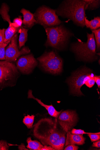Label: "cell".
I'll use <instances>...</instances> for the list:
<instances>
[{
    "label": "cell",
    "instance_id": "12",
    "mask_svg": "<svg viewBox=\"0 0 100 150\" xmlns=\"http://www.w3.org/2000/svg\"><path fill=\"white\" fill-rule=\"evenodd\" d=\"M9 11V8L5 4H2L0 9V14L1 15L4 20L8 22L9 24L8 28L5 31V38L4 41V43L8 44L10 42L13 37L16 34L21 28H16L13 25L11 21L10 17L8 14Z\"/></svg>",
    "mask_w": 100,
    "mask_h": 150
},
{
    "label": "cell",
    "instance_id": "15",
    "mask_svg": "<svg viewBox=\"0 0 100 150\" xmlns=\"http://www.w3.org/2000/svg\"><path fill=\"white\" fill-rule=\"evenodd\" d=\"M23 16V23L27 28H31L37 23L34 15L29 11L23 8L21 11Z\"/></svg>",
    "mask_w": 100,
    "mask_h": 150
},
{
    "label": "cell",
    "instance_id": "23",
    "mask_svg": "<svg viewBox=\"0 0 100 150\" xmlns=\"http://www.w3.org/2000/svg\"><path fill=\"white\" fill-rule=\"evenodd\" d=\"M22 23L23 21L21 19V17L20 16L19 18H16L13 20L12 24L15 28H21Z\"/></svg>",
    "mask_w": 100,
    "mask_h": 150
},
{
    "label": "cell",
    "instance_id": "20",
    "mask_svg": "<svg viewBox=\"0 0 100 150\" xmlns=\"http://www.w3.org/2000/svg\"><path fill=\"white\" fill-rule=\"evenodd\" d=\"M35 116L34 115L31 116L28 115L24 117L23 122L28 129H30L33 127Z\"/></svg>",
    "mask_w": 100,
    "mask_h": 150
},
{
    "label": "cell",
    "instance_id": "28",
    "mask_svg": "<svg viewBox=\"0 0 100 150\" xmlns=\"http://www.w3.org/2000/svg\"><path fill=\"white\" fill-rule=\"evenodd\" d=\"M6 29H0V44L4 42L5 39V32Z\"/></svg>",
    "mask_w": 100,
    "mask_h": 150
},
{
    "label": "cell",
    "instance_id": "22",
    "mask_svg": "<svg viewBox=\"0 0 100 150\" xmlns=\"http://www.w3.org/2000/svg\"><path fill=\"white\" fill-rule=\"evenodd\" d=\"M8 45L4 42L0 44V60H5V48Z\"/></svg>",
    "mask_w": 100,
    "mask_h": 150
},
{
    "label": "cell",
    "instance_id": "17",
    "mask_svg": "<svg viewBox=\"0 0 100 150\" xmlns=\"http://www.w3.org/2000/svg\"><path fill=\"white\" fill-rule=\"evenodd\" d=\"M26 142L28 145L26 147L27 149L30 150H42L44 147V145H43L38 141L32 140L31 137L28 138Z\"/></svg>",
    "mask_w": 100,
    "mask_h": 150
},
{
    "label": "cell",
    "instance_id": "4",
    "mask_svg": "<svg viewBox=\"0 0 100 150\" xmlns=\"http://www.w3.org/2000/svg\"><path fill=\"white\" fill-rule=\"evenodd\" d=\"M47 39L45 45L60 50L65 49L74 34L64 24L45 28Z\"/></svg>",
    "mask_w": 100,
    "mask_h": 150
},
{
    "label": "cell",
    "instance_id": "31",
    "mask_svg": "<svg viewBox=\"0 0 100 150\" xmlns=\"http://www.w3.org/2000/svg\"><path fill=\"white\" fill-rule=\"evenodd\" d=\"M92 146L93 147L99 148L100 147V140H99L93 143Z\"/></svg>",
    "mask_w": 100,
    "mask_h": 150
},
{
    "label": "cell",
    "instance_id": "24",
    "mask_svg": "<svg viewBox=\"0 0 100 150\" xmlns=\"http://www.w3.org/2000/svg\"><path fill=\"white\" fill-rule=\"evenodd\" d=\"M92 142L97 141L100 139V133H95V134H88Z\"/></svg>",
    "mask_w": 100,
    "mask_h": 150
},
{
    "label": "cell",
    "instance_id": "5",
    "mask_svg": "<svg viewBox=\"0 0 100 150\" xmlns=\"http://www.w3.org/2000/svg\"><path fill=\"white\" fill-rule=\"evenodd\" d=\"M37 60L40 67L46 72L52 74H58L62 71V59L53 51L45 52Z\"/></svg>",
    "mask_w": 100,
    "mask_h": 150
},
{
    "label": "cell",
    "instance_id": "14",
    "mask_svg": "<svg viewBox=\"0 0 100 150\" xmlns=\"http://www.w3.org/2000/svg\"><path fill=\"white\" fill-rule=\"evenodd\" d=\"M28 98L33 99L36 100L41 106L45 107L48 111V114L51 116L56 118H58L60 114L62 112L61 110L60 112H58L55 110V109L51 105H46L43 103L40 100L35 98L33 95L32 91L31 90L28 91Z\"/></svg>",
    "mask_w": 100,
    "mask_h": 150
},
{
    "label": "cell",
    "instance_id": "21",
    "mask_svg": "<svg viewBox=\"0 0 100 150\" xmlns=\"http://www.w3.org/2000/svg\"><path fill=\"white\" fill-rule=\"evenodd\" d=\"M95 38L96 44V51L99 52L100 50V28L95 30H91Z\"/></svg>",
    "mask_w": 100,
    "mask_h": 150
},
{
    "label": "cell",
    "instance_id": "2",
    "mask_svg": "<svg viewBox=\"0 0 100 150\" xmlns=\"http://www.w3.org/2000/svg\"><path fill=\"white\" fill-rule=\"evenodd\" d=\"M88 4L84 0H65L55 10L58 16L72 21L76 25L85 26V11Z\"/></svg>",
    "mask_w": 100,
    "mask_h": 150
},
{
    "label": "cell",
    "instance_id": "30",
    "mask_svg": "<svg viewBox=\"0 0 100 150\" xmlns=\"http://www.w3.org/2000/svg\"><path fill=\"white\" fill-rule=\"evenodd\" d=\"M94 79L95 83H96L98 88H100V76L96 75L94 76Z\"/></svg>",
    "mask_w": 100,
    "mask_h": 150
},
{
    "label": "cell",
    "instance_id": "16",
    "mask_svg": "<svg viewBox=\"0 0 100 150\" xmlns=\"http://www.w3.org/2000/svg\"><path fill=\"white\" fill-rule=\"evenodd\" d=\"M85 26L89 28L91 30H95L100 28V17H96L94 19L89 21L86 17L85 18Z\"/></svg>",
    "mask_w": 100,
    "mask_h": 150
},
{
    "label": "cell",
    "instance_id": "11",
    "mask_svg": "<svg viewBox=\"0 0 100 150\" xmlns=\"http://www.w3.org/2000/svg\"><path fill=\"white\" fill-rule=\"evenodd\" d=\"M18 70L23 74L31 73L37 65L38 62L32 54L20 58L16 62Z\"/></svg>",
    "mask_w": 100,
    "mask_h": 150
},
{
    "label": "cell",
    "instance_id": "7",
    "mask_svg": "<svg viewBox=\"0 0 100 150\" xmlns=\"http://www.w3.org/2000/svg\"><path fill=\"white\" fill-rule=\"evenodd\" d=\"M94 76L92 70L85 66L75 71L67 79L70 93L78 96L83 95L80 90L81 88L86 81Z\"/></svg>",
    "mask_w": 100,
    "mask_h": 150
},
{
    "label": "cell",
    "instance_id": "25",
    "mask_svg": "<svg viewBox=\"0 0 100 150\" xmlns=\"http://www.w3.org/2000/svg\"><path fill=\"white\" fill-rule=\"evenodd\" d=\"M94 76L90 77L85 81L84 84L90 88L92 87L95 83Z\"/></svg>",
    "mask_w": 100,
    "mask_h": 150
},
{
    "label": "cell",
    "instance_id": "29",
    "mask_svg": "<svg viewBox=\"0 0 100 150\" xmlns=\"http://www.w3.org/2000/svg\"><path fill=\"white\" fill-rule=\"evenodd\" d=\"M79 147L78 146L75 145L71 144L65 147V150H77Z\"/></svg>",
    "mask_w": 100,
    "mask_h": 150
},
{
    "label": "cell",
    "instance_id": "26",
    "mask_svg": "<svg viewBox=\"0 0 100 150\" xmlns=\"http://www.w3.org/2000/svg\"><path fill=\"white\" fill-rule=\"evenodd\" d=\"M95 133H88L85 132L84 130L82 129H73L71 131V133L72 134H95Z\"/></svg>",
    "mask_w": 100,
    "mask_h": 150
},
{
    "label": "cell",
    "instance_id": "27",
    "mask_svg": "<svg viewBox=\"0 0 100 150\" xmlns=\"http://www.w3.org/2000/svg\"><path fill=\"white\" fill-rule=\"evenodd\" d=\"M9 148V146L6 141H0V150H8Z\"/></svg>",
    "mask_w": 100,
    "mask_h": 150
},
{
    "label": "cell",
    "instance_id": "10",
    "mask_svg": "<svg viewBox=\"0 0 100 150\" xmlns=\"http://www.w3.org/2000/svg\"><path fill=\"white\" fill-rule=\"evenodd\" d=\"M57 121L63 130L66 133L71 131L77 121V115L73 111L66 110L60 115Z\"/></svg>",
    "mask_w": 100,
    "mask_h": 150
},
{
    "label": "cell",
    "instance_id": "19",
    "mask_svg": "<svg viewBox=\"0 0 100 150\" xmlns=\"http://www.w3.org/2000/svg\"><path fill=\"white\" fill-rule=\"evenodd\" d=\"M88 4L87 10L89 11L95 10L100 6V0H84Z\"/></svg>",
    "mask_w": 100,
    "mask_h": 150
},
{
    "label": "cell",
    "instance_id": "6",
    "mask_svg": "<svg viewBox=\"0 0 100 150\" xmlns=\"http://www.w3.org/2000/svg\"><path fill=\"white\" fill-rule=\"evenodd\" d=\"M19 75L16 66L12 62L0 61V90L15 85Z\"/></svg>",
    "mask_w": 100,
    "mask_h": 150
},
{
    "label": "cell",
    "instance_id": "3",
    "mask_svg": "<svg viewBox=\"0 0 100 150\" xmlns=\"http://www.w3.org/2000/svg\"><path fill=\"white\" fill-rule=\"evenodd\" d=\"M87 33V41L84 42L78 39L77 41L71 44L70 50L73 52L79 61L92 62L96 61L99 53L96 51V44L93 33Z\"/></svg>",
    "mask_w": 100,
    "mask_h": 150
},
{
    "label": "cell",
    "instance_id": "9",
    "mask_svg": "<svg viewBox=\"0 0 100 150\" xmlns=\"http://www.w3.org/2000/svg\"><path fill=\"white\" fill-rule=\"evenodd\" d=\"M18 39V35L16 34L11 39L9 45L6 50L5 60L11 62H15L21 56L30 52V49L26 47L19 50Z\"/></svg>",
    "mask_w": 100,
    "mask_h": 150
},
{
    "label": "cell",
    "instance_id": "1",
    "mask_svg": "<svg viewBox=\"0 0 100 150\" xmlns=\"http://www.w3.org/2000/svg\"><path fill=\"white\" fill-rule=\"evenodd\" d=\"M57 120L42 118L33 126V135L44 145L50 146L55 150L64 149L66 132L60 127Z\"/></svg>",
    "mask_w": 100,
    "mask_h": 150
},
{
    "label": "cell",
    "instance_id": "13",
    "mask_svg": "<svg viewBox=\"0 0 100 150\" xmlns=\"http://www.w3.org/2000/svg\"><path fill=\"white\" fill-rule=\"evenodd\" d=\"M67 133L65 146L71 144L83 145L85 143L86 139L82 134H72L71 131Z\"/></svg>",
    "mask_w": 100,
    "mask_h": 150
},
{
    "label": "cell",
    "instance_id": "8",
    "mask_svg": "<svg viewBox=\"0 0 100 150\" xmlns=\"http://www.w3.org/2000/svg\"><path fill=\"white\" fill-rule=\"evenodd\" d=\"M34 15L37 23L42 25L45 29L59 25L63 22L56 14L55 10L45 6L38 8Z\"/></svg>",
    "mask_w": 100,
    "mask_h": 150
},
{
    "label": "cell",
    "instance_id": "18",
    "mask_svg": "<svg viewBox=\"0 0 100 150\" xmlns=\"http://www.w3.org/2000/svg\"><path fill=\"white\" fill-rule=\"evenodd\" d=\"M28 30L23 27H21L18 30L20 33L19 39V49L20 50L21 48L25 45L27 41L28 38Z\"/></svg>",
    "mask_w": 100,
    "mask_h": 150
}]
</instances>
